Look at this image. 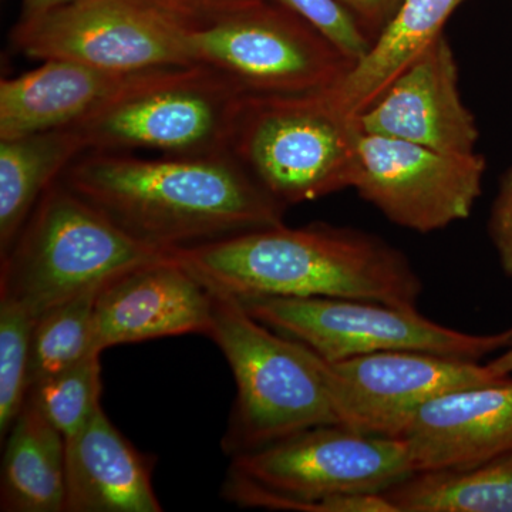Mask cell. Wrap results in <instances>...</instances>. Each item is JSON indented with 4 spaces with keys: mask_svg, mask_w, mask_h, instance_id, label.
<instances>
[{
    "mask_svg": "<svg viewBox=\"0 0 512 512\" xmlns=\"http://www.w3.org/2000/svg\"><path fill=\"white\" fill-rule=\"evenodd\" d=\"M59 181L137 241L167 252L284 224L286 208L229 153L144 158L89 150Z\"/></svg>",
    "mask_w": 512,
    "mask_h": 512,
    "instance_id": "1",
    "label": "cell"
},
{
    "mask_svg": "<svg viewBox=\"0 0 512 512\" xmlns=\"http://www.w3.org/2000/svg\"><path fill=\"white\" fill-rule=\"evenodd\" d=\"M168 254L207 288L235 298L365 299L417 309L423 293L400 249L362 229L323 222L252 229Z\"/></svg>",
    "mask_w": 512,
    "mask_h": 512,
    "instance_id": "2",
    "label": "cell"
},
{
    "mask_svg": "<svg viewBox=\"0 0 512 512\" xmlns=\"http://www.w3.org/2000/svg\"><path fill=\"white\" fill-rule=\"evenodd\" d=\"M222 497L242 508L396 512L386 493L413 476L406 443L326 424L231 457Z\"/></svg>",
    "mask_w": 512,
    "mask_h": 512,
    "instance_id": "3",
    "label": "cell"
},
{
    "mask_svg": "<svg viewBox=\"0 0 512 512\" xmlns=\"http://www.w3.org/2000/svg\"><path fill=\"white\" fill-rule=\"evenodd\" d=\"M210 292L207 338L220 348L237 384L222 451L234 457L312 427L342 424L328 362L256 320L235 296Z\"/></svg>",
    "mask_w": 512,
    "mask_h": 512,
    "instance_id": "4",
    "label": "cell"
},
{
    "mask_svg": "<svg viewBox=\"0 0 512 512\" xmlns=\"http://www.w3.org/2000/svg\"><path fill=\"white\" fill-rule=\"evenodd\" d=\"M165 255L57 181L0 258V298L19 303L37 319Z\"/></svg>",
    "mask_w": 512,
    "mask_h": 512,
    "instance_id": "5",
    "label": "cell"
},
{
    "mask_svg": "<svg viewBox=\"0 0 512 512\" xmlns=\"http://www.w3.org/2000/svg\"><path fill=\"white\" fill-rule=\"evenodd\" d=\"M359 131L319 92L247 93L229 154L288 210L352 188Z\"/></svg>",
    "mask_w": 512,
    "mask_h": 512,
    "instance_id": "6",
    "label": "cell"
},
{
    "mask_svg": "<svg viewBox=\"0 0 512 512\" xmlns=\"http://www.w3.org/2000/svg\"><path fill=\"white\" fill-rule=\"evenodd\" d=\"M247 92L204 64L138 73L72 128L87 151L153 150L163 156L229 153Z\"/></svg>",
    "mask_w": 512,
    "mask_h": 512,
    "instance_id": "7",
    "label": "cell"
},
{
    "mask_svg": "<svg viewBox=\"0 0 512 512\" xmlns=\"http://www.w3.org/2000/svg\"><path fill=\"white\" fill-rule=\"evenodd\" d=\"M237 299L256 320L298 340L329 363L397 350L480 362L498 350L512 348V328L494 335H473L440 325L421 315L419 309L365 299Z\"/></svg>",
    "mask_w": 512,
    "mask_h": 512,
    "instance_id": "8",
    "label": "cell"
},
{
    "mask_svg": "<svg viewBox=\"0 0 512 512\" xmlns=\"http://www.w3.org/2000/svg\"><path fill=\"white\" fill-rule=\"evenodd\" d=\"M183 33L195 64L227 74L247 93L322 92L355 64L311 23L266 0Z\"/></svg>",
    "mask_w": 512,
    "mask_h": 512,
    "instance_id": "9",
    "label": "cell"
},
{
    "mask_svg": "<svg viewBox=\"0 0 512 512\" xmlns=\"http://www.w3.org/2000/svg\"><path fill=\"white\" fill-rule=\"evenodd\" d=\"M10 42L29 59L67 60L110 73L195 64L183 28L141 0H73L20 20Z\"/></svg>",
    "mask_w": 512,
    "mask_h": 512,
    "instance_id": "10",
    "label": "cell"
},
{
    "mask_svg": "<svg viewBox=\"0 0 512 512\" xmlns=\"http://www.w3.org/2000/svg\"><path fill=\"white\" fill-rule=\"evenodd\" d=\"M485 170L478 153H440L360 130L352 188L392 224L431 234L470 217Z\"/></svg>",
    "mask_w": 512,
    "mask_h": 512,
    "instance_id": "11",
    "label": "cell"
},
{
    "mask_svg": "<svg viewBox=\"0 0 512 512\" xmlns=\"http://www.w3.org/2000/svg\"><path fill=\"white\" fill-rule=\"evenodd\" d=\"M340 423L377 436L399 437L423 404L470 387L503 382L487 365L471 360L397 350L328 362Z\"/></svg>",
    "mask_w": 512,
    "mask_h": 512,
    "instance_id": "12",
    "label": "cell"
},
{
    "mask_svg": "<svg viewBox=\"0 0 512 512\" xmlns=\"http://www.w3.org/2000/svg\"><path fill=\"white\" fill-rule=\"evenodd\" d=\"M360 130L447 154L476 153L480 130L461 97L453 49L440 35L367 109Z\"/></svg>",
    "mask_w": 512,
    "mask_h": 512,
    "instance_id": "13",
    "label": "cell"
},
{
    "mask_svg": "<svg viewBox=\"0 0 512 512\" xmlns=\"http://www.w3.org/2000/svg\"><path fill=\"white\" fill-rule=\"evenodd\" d=\"M211 322L210 289L167 252L100 289L94 303V349L101 353L171 336H208Z\"/></svg>",
    "mask_w": 512,
    "mask_h": 512,
    "instance_id": "14",
    "label": "cell"
},
{
    "mask_svg": "<svg viewBox=\"0 0 512 512\" xmlns=\"http://www.w3.org/2000/svg\"><path fill=\"white\" fill-rule=\"evenodd\" d=\"M414 473L463 470L512 453V379L423 404L400 436Z\"/></svg>",
    "mask_w": 512,
    "mask_h": 512,
    "instance_id": "15",
    "label": "cell"
},
{
    "mask_svg": "<svg viewBox=\"0 0 512 512\" xmlns=\"http://www.w3.org/2000/svg\"><path fill=\"white\" fill-rule=\"evenodd\" d=\"M156 458L141 453L99 407L66 440L64 512H161L153 485Z\"/></svg>",
    "mask_w": 512,
    "mask_h": 512,
    "instance_id": "16",
    "label": "cell"
},
{
    "mask_svg": "<svg viewBox=\"0 0 512 512\" xmlns=\"http://www.w3.org/2000/svg\"><path fill=\"white\" fill-rule=\"evenodd\" d=\"M136 74L46 60L36 69L3 79L0 140L72 127L100 109Z\"/></svg>",
    "mask_w": 512,
    "mask_h": 512,
    "instance_id": "17",
    "label": "cell"
},
{
    "mask_svg": "<svg viewBox=\"0 0 512 512\" xmlns=\"http://www.w3.org/2000/svg\"><path fill=\"white\" fill-rule=\"evenodd\" d=\"M463 0H400L392 19L353 64L350 72L323 97L338 113L356 119L389 84L440 35Z\"/></svg>",
    "mask_w": 512,
    "mask_h": 512,
    "instance_id": "18",
    "label": "cell"
},
{
    "mask_svg": "<svg viewBox=\"0 0 512 512\" xmlns=\"http://www.w3.org/2000/svg\"><path fill=\"white\" fill-rule=\"evenodd\" d=\"M5 440L0 511L64 512L66 440L62 434L26 400Z\"/></svg>",
    "mask_w": 512,
    "mask_h": 512,
    "instance_id": "19",
    "label": "cell"
},
{
    "mask_svg": "<svg viewBox=\"0 0 512 512\" xmlns=\"http://www.w3.org/2000/svg\"><path fill=\"white\" fill-rule=\"evenodd\" d=\"M86 151L72 127L0 140V258L8 254L40 198Z\"/></svg>",
    "mask_w": 512,
    "mask_h": 512,
    "instance_id": "20",
    "label": "cell"
},
{
    "mask_svg": "<svg viewBox=\"0 0 512 512\" xmlns=\"http://www.w3.org/2000/svg\"><path fill=\"white\" fill-rule=\"evenodd\" d=\"M384 495L396 512H512V453L463 470L414 473Z\"/></svg>",
    "mask_w": 512,
    "mask_h": 512,
    "instance_id": "21",
    "label": "cell"
},
{
    "mask_svg": "<svg viewBox=\"0 0 512 512\" xmlns=\"http://www.w3.org/2000/svg\"><path fill=\"white\" fill-rule=\"evenodd\" d=\"M100 289L82 293L36 319L30 352V387L97 352L94 303Z\"/></svg>",
    "mask_w": 512,
    "mask_h": 512,
    "instance_id": "22",
    "label": "cell"
},
{
    "mask_svg": "<svg viewBox=\"0 0 512 512\" xmlns=\"http://www.w3.org/2000/svg\"><path fill=\"white\" fill-rule=\"evenodd\" d=\"M100 352L30 387L28 400L35 404L64 440L76 436L101 406Z\"/></svg>",
    "mask_w": 512,
    "mask_h": 512,
    "instance_id": "23",
    "label": "cell"
},
{
    "mask_svg": "<svg viewBox=\"0 0 512 512\" xmlns=\"http://www.w3.org/2000/svg\"><path fill=\"white\" fill-rule=\"evenodd\" d=\"M36 319L19 303L0 298V437L8 436L30 389V352Z\"/></svg>",
    "mask_w": 512,
    "mask_h": 512,
    "instance_id": "24",
    "label": "cell"
},
{
    "mask_svg": "<svg viewBox=\"0 0 512 512\" xmlns=\"http://www.w3.org/2000/svg\"><path fill=\"white\" fill-rule=\"evenodd\" d=\"M282 8L291 10L299 18L311 23L333 45L339 47L353 63L359 62L369 52L370 40L363 35L355 19L338 0H271Z\"/></svg>",
    "mask_w": 512,
    "mask_h": 512,
    "instance_id": "25",
    "label": "cell"
},
{
    "mask_svg": "<svg viewBox=\"0 0 512 512\" xmlns=\"http://www.w3.org/2000/svg\"><path fill=\"white\" fill-rule=\"evenodd\" d=\"M183 29L202 28L262 0H141Z\"/></svg>",
    "mask_w": 512,
    "mask_h": 512,
    "instance_id": "26",
    "label": "cell"
},
{
    "mask_svg": "<svg viewBox=\"0 0 512 512\" xmlns=\"http://www.w3.org/2000/svg\"><path fill=\"white\" fill-rule=\"evenodd\" d=\"M488 235L501 268L512 279V167L505 171L498 184L488 220Z\"/></svg>",
    "mask_w": 512,
    "mask_h": 512,
    "instance_id": "27",
    "label": "cell"
},
{
    "mask_svg": "<svg viewBox=\"0 0 512 512\" xmlns=\"http://www.w3.org/2000/svg\"><path fill=\"white\" fill-rule=\"evenodd\" d=\"M338 2L348 10L363 35L373 43L382 33L387 22L392 19L400 0H338Z\"/></svg>",
    "mask_w": 512,
    "mask_h": 512,
    "instance_id": "28",
    "label": "cell"
},
{
    "mask_svg": "<svg viewBox=\"0 0 512 512\" xmlns=\"http://www.w3.org/2000/svg\"><path fill=\"white\" fill-rule=\"evenodd\" d=\"M73 0H23L22 19L36 18Z\"/></svg>",
    "mask_w": 512,
    "mask_h": 512,
    "instance_id": "29",
    "label": "cell"
},
{
    "mask_svg": "<svg viewBox=\"0 0 512 512\" xmlns=\"http://www.w3.org/2000/svg\"><path fill=\"white\" fill-rule=\"evenodd\" d=\"M487 366L498 376H511L512 375V348L505 350L503 355L497 359L491 360Z\"/></svg>",
    "mask_w": 512,
    "mask_h": 512,
    "instance_id": "30",
    "label": "cell"
}]
</instances>
